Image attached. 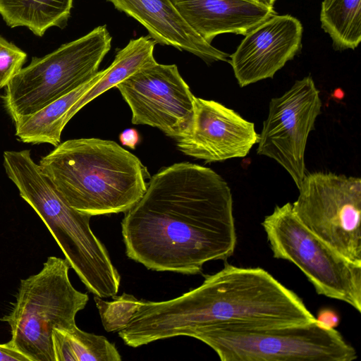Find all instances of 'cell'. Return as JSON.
Masks as SVG:
<instances>
[{"label": "cell", "instance_id": "cb8c5ba5", "mask_svg": "<svg viewBox=\"0 0 361 361\" xmlns=\"http://www.w3.org/2000/svg\"><path fill=\"white\" fill-rule=\"evenodd\" d=\"M0 361H29L26 357L17 351L10 341L0 343Z\"/></svg>", "mask_w": 361, "mask_h": 361}, {"label": "cell", "instance_id": "7c38bea8", "mask_svg": "<svg viewBox=\"0 0 361 361\" xmlns=\"http://www.w3.org/2000/svg\"><path fill=\"white\" fill-rule=\"evenodd\" d=\"M259 138L255 124L233 109L195 97L190 131L176 140L184 154L214 162L246 157Z\"/></svg>", "mask_w": 361, "mask_h": 361}, {"label": "cell", "instance_id": "2e32d148", "mask_svg": "<svg viewBox=\"0 0 361 361\" xmlns=\"http://www.w3.org/2000/svg\"><path fill=\"white\" fill-rule=\"evenodd\" d=\"M104 70L68 94L51 102L39 111L14 121L16 135L25 143H47L54 147L61 143V133L73 117L74 104L103 75Z\"/></svg>", "mask_w": 361, "mask_h": 361}, {"label": "cell", "instance_id": "d6986e66", "mask_svg": "<svg viewBox=\"0 0 361 361\" xmlns=\"http://www.w3.org/2000/svg\"><path fill=\"white\" fill-rule=\"evenodd\" d=\"M55 361H120L116 345L104 336L85 332L77 325L54 329L51 334Z\"/></svg>", "mask_w": 361, "mask_h": 361}, {"label": "cell", "instance_id": "9c48e42d", "mask_svg": "<svg viewBox=\"0 0 361 361\" xmlns=\"http://www.w3.org/2000/svg\"><path fill=\"white\" fill-rule=\"evenodd\" d=\"M292 204L298 219L348 260L361 264V180L333 173L305 174Z\"/></svg>", "mask_w": 361, "mask_h": 361}, {"label": "cell", "instance_id": "5b68a950", "mask_svg": "<svg viewBox=\"0 0 361 361\" xmlns=\"http://www.w3.org/2000/svg\"><path fill=\"white\" fill-rule=\"evenodd\" d=\"M66 259L49 257L37 274L22 279L10 312L0 318L13 347L29 361H55L54 329H71L89 296L72 285Z\"/></svg>", "mask_w": 361, "mask_h": 361}, {"label": "cell", "instance_id": "4fadbf2b", "mask_svg": "<svg viewBox=\"0 0 361 361\" xmlns=\"http://www.w3.org/2000/svg\"><path fill=\"white\" fill-rule=\"evenodd\" d=\"M302 31L296 18L276 14L246 34L228 61L239 85L272 78L299 51Z\"/></svg>", "mask_w": 361, "mask_h": 361}, {"label": "cell", "instance_id": "5bb4252c", "mask_svg": "<svg viewBox=\"0 0 361 361\" xmlns=\"http://www.w3.org/2000/svg\"><path fill=\"white\" fill-rule=\"evenodd\" d=\"M135 19L156 43L171 46L207 63L228 62L230 56L204 40L185 21L172 0H106Z\"/></svg>", "mask_w": 361, "mask_h": 361}, {"label": "cell", "instance_id": "ffe728a7", "mask_svg": "<svg viewBox=\"0 0 361 361\" xmlns=\"http://www.w3.org/2000/svg\"><path fill=\"white\" fill-rule=\"evenodd\" d=\"M320 22L334 49H355L361 41V0H323Z\"/></svg>", "mask_w": 361, "mask_h": 361}, {"label": "cell", "instance_id": "9a60e30c", "mask_svg": "<svg viewBox=\"0 0 361 361\" xmlns=\"http://www.w3.org/2000/svg\"><path fill=\"white\" fill-rule=\"evenodd\" d=\"M188 25L207 42L221 34L245 35L277 13L252 0H172Z\"/></svg>", "mask_w": 361, "mask_h": 361}, {"label": "cell", "instance_id": "603a6c76", "mask_svg": "<svg viewBox=\"0 0 361 361\" xmlns=\"http://www.w3.org/2000/svg\"><path fill=\"white\" fill-rule=\"evenodd\" d=\"M317 322L326 329H335L340 323V316L334 310L322 308L315 317Z\"/></svg>", "mask_w": 361, "mask_h": 361}, {"label": "cell", "instance_id": "7402d4cb", "mask_svg": "<svg viewBox=\"0 0 361 361\" xmlns=\"http://www.w3.org/2000/svg\"><path fill=\"white\" fill-rule=\"evenodd\" d=\"M26 58L25 51L0 36V89L23 68Z\"/></svg>", "mask_w": 361, "mask_h": 361}, {"label": "cell", "instance_id": "3957f363", "mask_svg": "<svg viewBox=\"0 0 361 361\" xmlns=\"http://www.w3.org/2000/svg\"><path fill=\"white\" fill-rule=\"evenodd\" d=\"M39 165L71 207L91 216L125 213L142 197L150 178L136 156L99 138L66 140Z\"/></svg>", "mask_w": 361, "mask_h": 361}, {"label": "cell", "instance_id": "e0dca14e", "mask_svg": "<svg viewBox=\"0 0 361 361\" xmlns=\"http://www.w3.org/2000/svg\"><path fill=\"white\" fill-rule=\"evenodd\" d=\"M72 6L73 0H0V15L8 26L42 37L51 27L66 25Z\"/></svg>", "mask_w": 361, "mask_h": 361}, {"label": "cell", "instance_id": "52a82bcc", "mask_svg": "<svg viewBox=\"0 0 361 361\" xmlns=\"http://www.w3.org/2000/svg\"><path fill=\"white\" fill-rule=\"evenodd\" d=\"M111 41L106 26L100 25L43 57H32L6 87L4 103L13 121L39 111L94 76Z\"/></svg>", "mask_w": 361, "mask_h": 361}, {"label": "cell", "instance_id": "d4e9b609", "mask_svg": "<svg viewBox=\"0 0 361 361\" xmlns=\"http://www.w3.org/2000/svg\"><path fill=\"white\" fill-rule=\"evenodd\" d=\"M119 140L122 145L135 149L139 142L140 137L137 131L133 128L126 129L119 135Z\"/></svg>", "mask_w": 361, "mask_h": 361}, {"label": "cell", "instance_id": "ba28073f", "mask_svg": "<svg viewBox=\"0 0 361 361\" xmlns=\"http://www.w3.org/2000/svg\"><path fill=\"white\" fill-rule=\"evenodd\" d=\"M262 226L274 258L298 267L317 294L361 312V264L345 258L310 231L295 216L291 203L276 206Z\"/></svg>", "mask_w": 361, "mask_h": 361}, {"label": "cell", "instance_id": "8992f818", "mask_svg": "<svg viewBox=\"0 0 361 361\" xmlns=\"http://www.w3.org/2000/svg\"><path fill=\"white\" fill-rule=\"evenodd\" d=\"M198 339L222 361H353L357 351L335 329L317 320L303 324L262 327L196 329Z\"/></svg>", "mask_w": 361, "mask_h": 361}, {"label": "cell", "instance_id": "ac0fdd59", "mask_svg": "<svg viewBox=\"0 0 361 361\" xmlns=\"http://www.w3.org/2000/svg\"><path fill=\"white\" fill-rule=\"evenodd\" d=\"M156 42L149 35L130 39L127 45L118 50L111 64L104 69L103 75L87 91L73 107L75 116L84 106L92 100L115 87L140 68L156 61L154 50Z\"/></svg>", "mask_w": 361, "mask_h": 361}, {"label": "cell", "instance_id": "6da1fadb", "mask_svg": "<svg viewBox=\"0 0 361 361\" xmlns=\"http://www.w3.org/2000/svg\"><path fill=\"white\" fill-rule=\"evenodd\" d=\"M121 233L127 257L147 269L200 274L205 263L234 252L231 189L205 166L181 162L164 167L125 212Z\"/></svg>", "mask_w": 361, "mask_h": 361}, {"label": "cell", "instance_id": "7a4b0ae2", "mask_svg": "<svg viewBox=\"0 0 361 361\" xmlns=\"http://www.w3.org/2000/svg\"><path fill=\"white\" fill-rule=\"evenodd\" d=\"M315 320L301 298L264 269L226 264L176 298L140 300L123 334L137 348L200 328H262Z\"/></svg>", "mask_w": 361, "mask_h": 361}, {"label": "cell", "instance_id": "484cf974", "mask_svg": "<svg viewBox=\"0 0 361 361\" xmlns=\"http://www.w3.org/2000/svg\"><path fill=\"white\" fill-rule=\"evenodd\" d=\"M253 1L268 8H273V5L276 0H252Z\"/></svg>", "mask_w": 361, "mask_h": 361}, {"label": "cell", "instance_id": "44dd1931", "mask_svg": "<svg viewBox=\"0 0 361 361\" xmlns=\"http://www.w3.org/2000/svg\"><path fill=\"white\" fill-rule=\"evenodd\" d=\"M112 298L111 301H105L97 295L94 297L104 329L118 332L128 324L140 300L125 293L118 296L115 295Z\"/></svg>", "mask_w": 361, "mask_h": 361}, {"label": "cell", "instance_id": "8fae6325", "mask_svg": "<svg viewBox=\"0 0 361 361\" xmlns=\"http://www.w3.org/2000/svg\"><path fill=\"white\" fill-rule=\"evenodd\" d=\"M319 91L310 75L296 80L282 96L272 98L257 152L276 161L298 188L305 176L309 134L321 114Z\"/></svg>", "mask_w": 361, "mask_h": 361}, {"label": "cell", "instance_id": "277c9868", "mask_svg": "<svg viewBox=\"0 0 361 361\" xmlns=\"http://www.w3.org/2000/svg\"><path fill=\"white\" fill-rule=\"evenodd\" d=\"M5 171L20 196L35 211L87 289L99 298L118 291L121 276L104 245L90 228L91 216L71 207L31 157L30 151H5Z\"/></svg>", "mask_w": 361, "mask_h": 361}, {"label": "cell", "instance_id": "30bf717a", "mask_svg": "<svg viewBox=\"0 0 361 361\" xmlns=\"http://www.w3.org/2000/svg\"><path fill=\"white\" fill-rule=\"evenodd\" d=\"M116 87L131 110L133 124L157 128L175 140L190 133L195 96L176 65H147Z\"/></svg>", "mask_w": 361, "mask_h": 361}]
</instances>
